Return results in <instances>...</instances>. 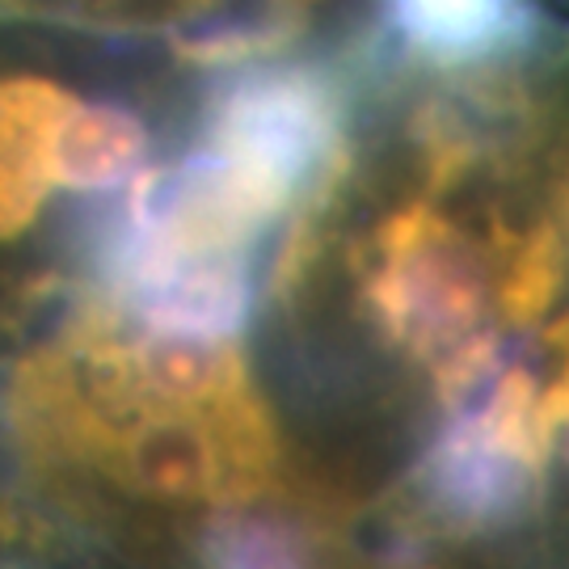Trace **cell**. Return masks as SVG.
<instances>
[{
    "mask_svg": "<svg viewBox=\"0 0 569 569\" xmlns=\"http://www.w3.org/2000/svg\"><path fill=\"white\" fill-rule=\"evenodd\" d=\"M89 89L39 68L0 72V241L39 220L56 190H72L68 131Z\"/></svg>",
    "mask_w": 569,
    "mask_h": 569,
    "instance_id": "1",
    "label": "cell"
},
{
    "mask_svg": "<svg viewBox=\"0 0 569 569\" xmlns=\"http://www.w3.org/2000/svg\"><path fill=\"white\" fill-rule=\"evenodd\" d=\"M557 451L566 456V468H569V427H566V435H561V443H557Z\"/></svg>",
    "mask_w": 569,
    "mask_h": 569,
    "instance_id": "4",
    "label": "cell"
},
{
    "mask_svg": "<svg viewBox=\"0 0 569 569\" xmlns=\"http://www.w3.org/2000/svg\"><path fill=\"white\" fill-rule=\"evenodd\" d=\"M413 481L443 528L489 531L536 507L545 468L502 448L477 418L451 413L422 451Z\"/></svg>",
    "mask_w": 569,
    "mask_h": 569,
    "instance_id": "2",
    "label": "cell"
},
{
    "mask_svg": "<svg viewBox=\"0 0 569 569\" xmlns=\"http://www.w3.org/2000/svg\"><path fill=\"white\" fill-rule=\"evenodd\" d=\"M216 566L220 569H312L300 531L270 523V519H244L228 523L216 536Z\"/></svg>",
    "mask_w": 569,
    "mask_h": 569,
    "instance_id": "3",
    "label": "cell"
}]
</instances>
